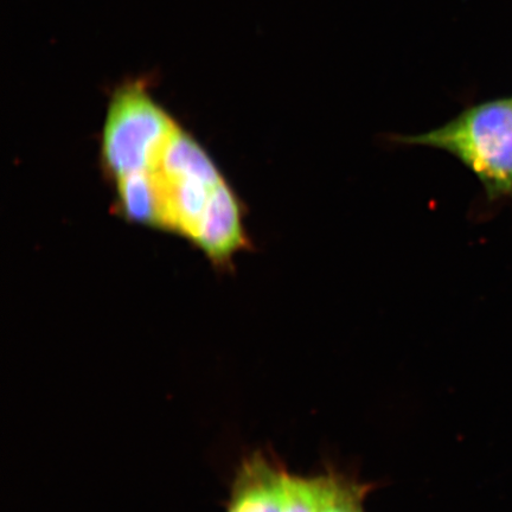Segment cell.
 Masks as SVG:
<instances>
[{
	"label": "cell",
	"instance_id": "cell-1",
	"mask_svg": "<svg viewBox=\"0 0 512 512\" xmlns=\"http://www.w3.org/2000/svg\"><path fill=\"white\" fill-rule=\"evenodd\" d=\"M123 181L146 185L153 228L177 233L194 245L210 217L239 198L207 151L181 126L149 169L115 183Z\"/></svg>",
	"mask_w": 512,
	"mask_h": 512
},
{
	"label": "cell",
	"instance_id": "cell-2",
	"mask_svg": "<svg viewBox=\"0 0 512 512\" xmlns=\"http://www.w3.org/2000/svg\"><path fill=\"white\" fill-rule=\"evenodd\" d=\"M390 140L446 151L476 175L490 202L512 200V99L471 106L433 131Z\"/></svg>",
	"mask_w": 512,
	"mask_h": 512
},
{
	"label": "cell",
	"instance_id": "cell-3",
	"mask_svg": "<svg viewBox=\"0 0 512 512\" xmlns=\"http://www.w3.org/2000/svg\"><path fill=\"white\" fill-rule=\"evenodd\" d=\"M179 127L153 100L145 79L126 81L115 89L108 106L101 156L113 183L143 174Z\"/></svg>",
	"mask_w": 512,
	"mask_h": 512
},
{
	"label": "cell",
	"instance_id": "cell-4",
	"mask_svg": "<svg viewBox=\"0 0 512 512\" xmlns=\"http://www.w3.org/2000/svg\"><path fill=\"white\" fill-rule=\"evenodd\" d=\"M287 473L261 456L241 467L228 512H284Z\"/></svg>",
	"mask_w": 512,
	"mask_h": 512
},
{
	"label": "cell",
	"instance_id": "cell-5",
	"mask_svg": "<svg viewBox=\"0 0 512 512\" xmlns=\"http://www.w3.org/2000/svg\"><path fill=\"white\" fill-rule=\"evenodd\" d=\"M367 489L363 485L336 476L318 477L317 512H364L363 499Z\"/></svg>",
	"mask_w": 512,
	"mask_h": 512
},
{
	"label": "cell",
	"instance_id": "cell-6",
	"mask_svg": "<svg viewBox=\"0 0 512 512\" xmlns=\"http://www.w3.org/2000/svg\"><path fill=\"white\" fill-rule=\"evenodd\" d=\"M318 478L287 475L284 512H317Z\"/></svg>",
	"mask_w": 512,
	"mask_h": 512
}]
</instances>
